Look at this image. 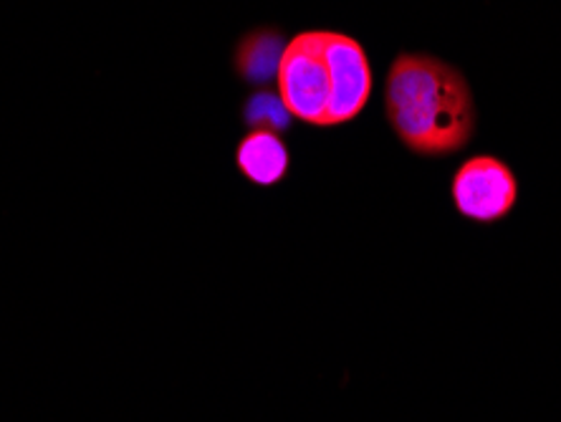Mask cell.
Segmentation results:
<instances>
[{
	"mask_svg": "<svg viewBox=\"0 0 561 422\" xmlns=\"http://www.w3.org/2000/svg\"><path fill=\"white\" fill-rule=\"evenodd\" d=\"M456 210L476 223H499L518 203V180L506 162L493 155H476L456 170L450 182Z\"/></svg>",
	"mask_w": 561,
	"mask_h": 422,
	"instance_id": "obj_4",
	"label": "cell"
},
{
	"mask_svg": "<svg viewBox=\"0 0 561 422\" xmlns=\"http://www.w3.org/2000/svg\"><path fill=\"white\" fill-rule=\"evenodd\" d=\"M243 122L249 132L253 129H266V132H286L291 127L294 117L288 114V110L280 102L278 91L271 89H255L249 96V102L243 106Z\"/></svg>",
	"mask_w": 561,
	"mask_h": 422,
	"instance_id": "obj_7",
	"label": "cell"
},
{
	"mask_svg": "<svg viewBox=\"0 0 561 422\" xmlns=\"http://www.w3.org/2000/svg\"><path fill=\"white\" fill-rule=\"evenodd\" d=\"M394 137L417 157H450L476 135V99L466 73L431 54L394 56L385 81Z\"/></svg>",
	"mask_w": 561,
	"mask_h": 422,
	"instance_id": "obj_1",
	"label": "cell"
},
{
	"mask_svg": "<svg viewBox=\"0 0 561 422\" xmlns=\"http://www.w3.org/2000/svg\"><path fill=\"white\" fill-rule=\"evenodd\" d=\"M276 91L294 119L324 127L329 104V71L321 54V28L288 38L276 73Z\"/></svg>",
	"mask_w": 561,
	"mask_h": 422,
	"instance_id": "obj_2",
	"label": "cell"
},
{
	"mask_svg": "<svg viewBox=\"0 0 561 422\" xmlns=\"http://www.w3.org/2000/svg\"><path fill=\"white\" fill-rule=\"evenodd\" d=\"M321 54L329 71V104L324 129L357 119L373 96V66L365 46L342 31L321 28Z\"/></svg>",
	"mask_w": 561,
	"mask_h": 422,
	"instance_id": "obj_3",
	"label": "cell"
},
{
	"mask_svg": "<svg viewBox=\"0 0 561 422\" xmlns=\"http://www.w3.org/2000/svg\"><path fill=\"white\" fill-rule=\"evenodd\" d=\"M236 168L253 185L274 187L286 180L291 155L276 132L253 129L236 147Z\"/></svg>",
	"mask_w": 561,
	"mask_h": 422,
	"instance_id": "obj_6",
	"label": "cell"
},
{
	"mask_svg": "<svg viewBox=\"0 0 561 422\" xmlns=\"http://www.w3.org/2000/svg\"><path fill=\"white\" fill-rule=\"evenodd\" d=\"M286 36L276 26H261L245 33L233 48L236 77L255 89H268L276 81L280 56L286 52Z\"/></svg>",
	"mask_w": 561,
	"mask_h": 422,
	"instance_id": "obj_5",
	"label": "cell"
}]
</instances>
